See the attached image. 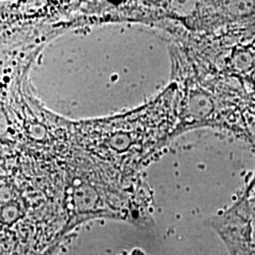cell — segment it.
<instances>
[{"label":"cell","mask_w":255,"mask_h":255,"mask_svg":"<svg viewBox=\"0 0 255 255\" xmlns=\"http://www.w3.org/2000/svg\"><path fill=\"white\" fill-rule=\"evenodd\" d=\"M231 255H255V186L220 226Z\"/></svg>","instance_id":"1"}]
</instances>
